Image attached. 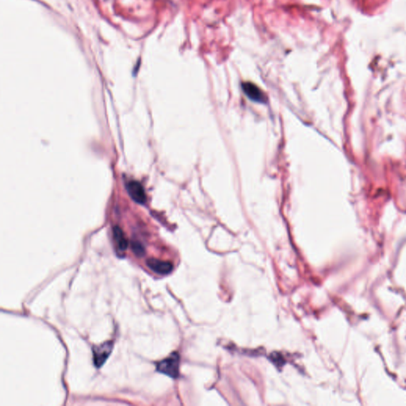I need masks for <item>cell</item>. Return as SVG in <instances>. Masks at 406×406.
<instances>
[{
  "label": "cell",
  "instance_id": "cell-3",
  "mask_svg": "<svg viewBox=\"0 0 406 406\" xmlns=\"http://www.w3.org/2000/svg\"><path fill=\"white\" fill-rule=\"evenodd\" d=\"M126 190L130 197L134 200L135 203L138 204H144L146 203V194L143 186L138 181L131 180L126 185Z\"/></svg>",
  "mask_w": 406,
  "mask_h": 406
},
{
  "label": "cell",
  "instance_id": "cell-5",
  "mask_svg": "<svg viewBox=\"0 0 406 406\" xmlns=\"http://www.w3.org/2000/svg\"><path fill=\"white\" fill-rule=\"evenodd\" d=\"M242 89H243L245 95L252 101L260 102V103H263V102L267 101V97L265 96L263 91L253 83H250V82L243 83L242 84Z\"/></svg>",
  "mask_w": 406,
  "mask_h": 406
},
{
  "label": "cell",
  "instance_id": "cell-2",
  "mask_svg": "<svg viewBox=\"0 0 406 406\" xmlns=\"http://www.w3.org/2000/svg\"><path fill=\"white\" fill-rule=\"evenodd\" d=\"M114 347L113 341L106 342L93 348V361L95 366L100 368L107 360L108 357L111 354Z\"/></svg>",
  "mask_w": 406,
  "mask_h": 406
},
{
  "label": "cell",
  "instance_id": "cell-6",
  "mask_svg": "<svg viewBox=\"0 0 406 406\" xmlns=\"http://www.w3.org/2000/svg\"><path fill=\"white\" fill-rule=\"evenodd\" d=\"M113 236H114V242H115L116 249L118 253H124L128 248V240L122 230L119 226H114L113 229Z\"/></svg>",
  "mask_w": 406,
  "mask_h": 406
},
{
  "label": "cell",
  "instance_id": "cell-4",
  "mask_svg": "<svg viewBox=\"0 0 406 406\" xmlns=\"http://www.w3.org/2000/svg\"><path fill=\"white\" fill-rule=\"evenodd\" d=\"M148 267L159 275H168L173 271V264L170 261L160 260V259L150 258L146 262Z\"/></svg>",
  "mask_w": 406,
  "mask_h": 406
},
{
  "label": "cell",
  "instance_id": "cell-1",
  "mask_svg": "<svg viewBox=\"0 0 406 406\" xmlns=\"http://www.w3.org/2000/svg\"><path fill=\"white\" fill-rule=\"evenodd\" d=\"M179 363L180 356L179 353H171L169 356L156 363V370L171 378H176L179 377Z\"/></svg>",
  "mask_w": 406,
  "mask_h": 406
},
{
  "label": "cell",
  "instance_id": "cell-7",
  "mask_svg": "<svg viewBox=\"0 0 406 406\" xmlns=\"http://www.w3.org/2000/svg\"><path fill=\"white\" fill-rule=\"evenodd\" d=\"M132 249H133L134 254L138 255V257H142L145 255V252H146L145 251V248L139 242H134L132 244Z\"/></svg>",
  "mask_w": 406,
  "mask_h": 406
}]
</instances>
